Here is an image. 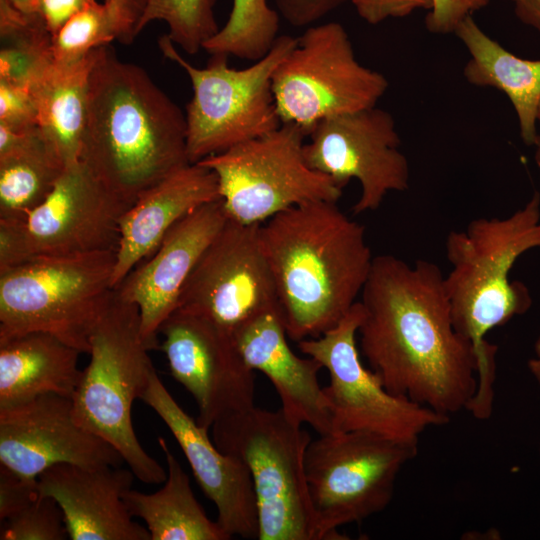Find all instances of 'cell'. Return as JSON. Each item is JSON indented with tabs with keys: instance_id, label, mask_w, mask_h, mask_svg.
<instances>
[{
	"instance_id": "16",
	"label": "cell",
	"mask_w": 540,
	"mask_h": 540,
	"mask_svg": "<svg viewBox=\"0 0 540 540\" xmlns=\"http://www.w3.org/2000/svg\"><path fill=\"white\" fill-rule=\"evenodd\" d=\"M159 334L171 376L194 398L200 425L209 429L219 418L254 406V371L231 332L203 317L174 311Z\"/></svg>"
},
{
	"instance_id": "26",
	"label": "cell",
	"mask_w": 540,
	"mask_h": 540,
	"mask_svg": "<svg viewBox=\"0 0 540 540\" xmlns=\"http://www.w3.org/2000/svg\"><path fill=\"white\" fill-rule=\"evenodd\" d=\"M165 456L167 478L154 493L129 489L123 496L132 517L142 519L151 540H228L219 523L210 520L194 496L190 479L170 450L158 437Z\"/></svg>"
},
{
	"instance_id": "2",
	"label": "cell",
	"mask_w": 540,
	"mask_h": 540,
	"mask_svg": "<svg viewBox=\"0 0 540 540\" xmlns=\"http://www.w3.org/2000/svg\"><path fill=\"white\" fill-rule=\"evenodd\" d=\"M79 160L131 204L190 164L185 113L109 45L96 50Z\"/></svg>"
},
{
	"instance_id": "35",
	"label": "cell",
	"mask_w": 540,
	"mask_h": 540,
	"mask_svg": "<svg viewBox=\"0 0 540 540\" xmlns=\"http://www.w3.org/2000/svg\"><path fill=\"white\" fill-rule=\"evenodd\" d=\"M39 494L38 479L21 477L0 465V521L22 509Z\"/></svg>"
},
{
	"instance_id": "37",
	"label": "cell",
	"mask_w": 540,
	"mask_h": 540,
	"mask_svg": "<svg viewBox=\"0 0 540 540\" xmlns=\"http://www.w3.org/2000/svg\"><path fill=\"white\" fill-rule=\"evenodd\" d=\"M278 13L294 27H309L345 0H273Z\"/></svg>"
},
{
	"instance_id": "19",
	"label": "cell",
	"mask_w": 540,
	"mask_h": 540,
	"mask_svg": "<svg viewBox=\"0 0 540 540\" xmlns=\"http://www.w3.org/2000/svg\"><path fill=\"white\" fill-rule=\"evenodd\" d=\"M227 219L221 199L195 209L116 288L138 307L141 334L150 350L158 348L162 323L175 311L192 270Z\"/></svg>"
},
{
	"instance_id": "5",
	"label": "cell",
	"mask_w": 540,
	"mask_h": 540,
	"mask_svg": "<svg viewBox=\"0 0 540 540\" xmlns=\"http://www.w3.org/2000/svg\"><path fill=\"white\" fill-rule=\"evenodd\" d=\"M140 329L136 304L115 294L90 337V361L73 397L76 421L112 445L135 477L165 482L167 472L140 444L132 406L156 371Z\"/></svg>"
},
{
	"instance_id": "4",
	"label": "cell",
	"mask_w": 540,
	"mask_h": 540,
	"mask_svg": "<svg viewBox=\"0 0 540 540\" xmlns=\"http://www.w3.org/2000/svg\"><path fill=\"white\" fill-rule=\"evenodd\" d=\"M540 247V193L505 218H477L452 230L445 242L451 270L444 276L457 332L475 347L479 361L475 401L493 403L497 347L486 334L526 313L532 299L510 271L526 251Z\"/></svg>"
},
{
	"instance_id": "11",
	"label": "cell",
	"mask_w": 540,
	"mask_h": 540,
	"mask_svg": "<svg viewBox=\"0 0 540 540\" xmlns=\"http://www.w3.org/2000/svg\"><path fill=\"white\" fill-rule=\"evenodd\" d=\"M388 86L382 73L357 60L337 22L307 27L272 77L282 123L300 126L307 136L326 118L376 106Z\"/></svg>"
},
{
	"instance_id": "44",
	"label": "cell",
	"mask_w": 540,
	"mask_h": 540,
	"mask_svg": "<svg viewBox=\"0 0 540 540\" xmlns=\"http://www.w3.org/2000/svg\"><path fill=\"white\" fill-rule=\"evenodd\" d=\"M537 123L540 125V101H539L538 109H537Z\"/></svg>"
},
{
	"instance_id": "36",
	"label": "cell",
	"mask_w": 540,
	"mask_h": 540,
	"mask_svg": "<svg viewBox=\"0 0 540 540\" xmlns=\"http://www.w3.org/2000/svg\"><path fill=\"white\" fill-rule=\"evenodd\" d=\"M356 13L371 25L388 18L409 16L419 9L429 10L431 0H352Z\"/></svg>"
},
{
	"instance_id": "40",
	"label": "cell",
	"mask_w": 540,
	"mask_h": 540,
	"mask_svg": "<svg viewBox=\"0 0 540 540\" xmlns=\"http://www.w3.org/2000/svg\"><path fill=\"white\" fill-rule=\"evenodd\" d=\"M512 2L518 19L540 33V0H512Z\"/></svg>"
},
{
	"instance_id": "23",
	"label": "cell",
	"mask_w": 540,
	"mask_h": 540,
	"mask_svg": "<svg viewBox=\"0 0 540 540\" xmlns=\"http://www.w3.org/2000/svg\"><path fill=\"white\" fill-rule=\"evenodd\" d=\"M80 354L42 331L0 340V409L46 394L72 398L83 375Z\"/></svg>"
},
{
	"instance_id": "21",
	"label": "cell",
	"mask_w": 540,
	"mask_h": 540,
	"mask_svg": "<svg viewBox=\"0 0 540 540\" xmlns=\"http://www.w3.org/2000/svg\"><path fill=\"white\" fill-rule=\"evenodd\" d=\"M232 334L247 365L270 380L280 398L281 409L291 419L308 424L318 435L333 433L319 383L323 366L310 356L302 358L293 352L280 311L264 312Z\"/></svg>"
},
{
	"instance_id": "22",
	"label": "cell",
	"mask_w": 540,
	"mask_h": 540,
	"mask_svg": "<svg viewBox=\"0 0 540 540\" xmlns=\"http://www.w3.org/2000/svg\"><path fill=\"white\" fill-rule=\"evenodd\" d=\"M220 199L215 173L190 163L144 191L120 220L113 286L151 255L179 220L200 206Z\"/></svg>"
},
{
	"instance_id": "13",
	"label": "cell",
	"mask_w": 540,
	"mask_h": 540,
	"mask_svg": "<svg viewBox=\"0 0 540 540\" xmlns=\"http://www.w3.org/2000/svg\"><path fill=\"white\" fill-rule=\"evenodd\" d=\"M132 204L80 160L22 221L0 220V271L41 256L117 251L120 220Z\"/></svg>"
},
{
	"instance_id": "29",
	"label": "cell",
	"mask_w": 540,
	"mask_h": 540,
	"mask_svg": "<svg viewBox=\"0 0 540 540\" xmlns=\"http://www.w3.org/2000/svg\"><path fill=\"white\" fill-rule=\"evenodd\" d=\"M278 32L279 15L268 0H233L227 22L203 49L255 62L271 50Z\"/></svg>"
},
{
	"instance_id": "38",
	"label": "cell",
	"mask_w": 540,
	"mask_h": 540,
	"mask_svg": "<svg viewBox=\"0 0 540 540\" xmlns=\"http://www.w3.org/2000/svg\"><path fill=\"white\" fill-rule=\"evenodd\" d=\"M111 7L118 29V41L131 44L136 36L139 21L147 0H106Z\"/></svg>"
},
{
	"instance_id": "27",
	"label": "cell",
	"mask_w": 540,
	"mask_h": 540,
	"mask_svg": "<svg viewBox=\"0 0 540 540\" xmlns=\"http://www.w3.org/2000/svg\"><path fill=\"white\" fill-rule=\"evenodd\" d=\"M65 167L39 128L0 126V220L22 221L53 191Z\"/></svg>"
},
{
	"instance_id": "33",
	"label": "cell",
	"mask_w": 540,
	"mask_h": 540,
	"mask_svg": "<svg viewBox=\"0 0 540 540\" xmlns=\"http://www.w3.org/2000/svg\"><path fill=\"white\" fill-rule=\"evenodd\" d=\"M0 126L19 132L38 127L35 101L28 88L0 81Z\"/></svg>"
},
{
	"instance_id": "18",
	"label": "cell",
	"mask_w": 540,
	"mask_h": 540,
	"mask_svg": "<svg viewBox=\"0 0 540 540\" xmlns=\"http://www.w3.org/2000/svg\"><path fill=\"white\" fill-rule=\"evenodd\" d=\"M140 400L169 428L183 451L205 496L217 508V522L232 538L258 539V514L252 478L244 462L223 453L209 438L208 428L175 401L155 371Z\"/></svg>"
},
{
	"instance_id": "24",
	"label": "cell",
	"mask_w": 540,
	"mask_h": 540,
	"mask_svg": "<svg viewBox=\"0 0 540 540\" xmlns=\"http://www.w3.org/2000/svg\"><path fill=\"white\" fill-rule=\"evenodd\" d=\"M454 34L469 54L463 68L467 82L504 93L517 115L523 142L535 145L540 137L536 126L540 101V60L514 55L486 34L472 16L465 18Z\"/></svg>"
},
{
	"instance_id": "32",
	"label": "cell",
	"mask_w": 540,
	"mask_h": 540,
	"mask_svg": "<svg viewBox=\"0 0 540 540\" xmlns=\"http://www.w3.org/2000/svg\"><path fill=\"white\" fill-rule=\"evenodd\" d=\"M69 538L57 502L40 494L22 509L1 521V540H64Z\"/></svg>"
},
{
	"instance_id": "31",
	"label": "cell",
	"mask_w": 540,
	"mask_h": 540,
	"mask_svg": "<svg viewBox=\"0 0 540 540\" xmlns=\"http://www.w3.org/2000/svg\"><path fill=\"white\" fill-rule=\"evenodd\" d=\"M118 39V29L108 2H94L73 15L52 37L53 60L59 64L77 62L95 49Z\"/></svg>"
},
{
	"instance_id": "17",
	"label": "cell",
	"mask_w": 540,
	"mask_h": 540,
	"mask_svg": "<svg viewBox=\"0 0 540 540\" xmlns=\"http://www.w3.org/2000/svg\"><path fill=\"white\" fill-rule=\"evenodd\" d=\"M123 461L76 421L72 398L46 394L0 409V465L21 477L37 480L58 464L118 467Z\"/></svg>"
},
{
	"instance_id": "6",
	"label": "cell",
	"mask_w": 540,
	"mask_h": 540,
	"mask_svg": "<svg viewBox=\"0 0 540 540\" xmlns=\"http://www.w3.org/2000/svg\"><path fill=\"white\" fill-rule=\"evenodd\" d=\"M116 251L41 256L0 271V340L50 333L89 353L90 337L112 301Z\"/></svg>"
},
{
	"instance_id": "12",
	"label": "cell",
	"mask_w": 540,
	"mask_h": 540,
	"mask_svg": "<svg viewBox=\"0 0 540 540\" xmlns=\"http://www.w3.org/2000/svg\"><path fill=\"white\" fill-rule=\"evenodd\" d=\"M363 308L357 301L342 320L317 338L298 342L299 350L319 361L329 373L323 387L333 433L365 431L395 441L418 444L430 427L450 417L390 393L360 357L357 333Z\"/></svg>"
},
{
	"instance_id": "30",
	"label": "cell",
	"mask_w": 540,
	"mask_h": 540,
	"mask_svg": "<svg viewBox=\"0 0 540 540\" xmlns=\"http://www.w3.org/2000/svg\"><path fill=\"white\" fill-rule=\"evenodd\" d=\"M215 4L216 0H147L137 33L153 21H163L175 45L197 54L220 29Z\"/></svg>"
},
{
	"instance_id": "14",
	"label": "cell",
	"mask_w": 540,
	"mask_h": 540,
	"mask_svg": "<svg viewBox=\"0 0 540 540\" xmlns=\"http://www.w3.org/2000/svg\"><path fill=\"white\" fill-rule=\"evenodd\" d=\"M260 225L227 219L192 270L175 311L203 317L231 333L264 312L280 311Z\"/></svg>"
},
{
	"instance_id": "42",
	"label": "cell",
	"mask_w": 540,
	"mask_h": 540,
	"mask_svg": "<svg viewBox=\"0 0 540 540\" xmlns=\"http://www.w3.org/2000/svg\"><path fill=\"white\" fill-rule=\"evenodd\" d=\"M16 9L24 13H36L38 0H8Z\"/></svg>"
},
{
	"instance_id": "20",
	"label": "cell",
	"mask_w": 540,
	"mask_h": 540,
	"mask_svg": "<svg viewBox=\"0 0 540 540\" xmlns=\"http://www.w3.org/2000/svg\"><path fill=\"white\" fill-rule=\"evenodd\" d=\"M134 476L120 466L58 464L38 477V486L59 505L71 540H151L123 500Z\"/></svg>"
},
{
	"instance_id": "3",
	"label": "cell",
	"mask_w": 540,
	"mask_h": 540,
	"mask_svg": "<svg viewBox=\"0 0 540 540\" xmlns=\"http://www.w3.org/2000/svg\"><path fill=\"white\" fill-rule=\"evenodd\" d=\"M290 339L317 338L361 295L373 258L365 229L333 201L292 207L259 227Z\"/></svg>"
},
{
	"instance_id": "41",
	"label": "cell",
	"mask_w": 540,
	"mask_h": 540,
	"mask_svg": "<svg viewBox=\"0 0 540 540\" xmlns=\"http://www.w3.org/2000/svg\"><path fill=\"white\" fill-rule=\"evenodd\" d=\"M535 356L528 361V368L540 386V334L534 346Z\"/></svg>"
},
{
	"instance_id": "15",
	"label": "cell",
	"mask_w": 540,
	"mask_h": 540,
	"mask_svg": "<svg viewBox=\"0 0 540 540\" xmlns=\"http://www.w3.org/2000/svg\"><path fill=\"white\" fill-rule=\"evenodd\" d=\"M304 144L308 165L344 188L351 179L361 186L355 215L380 207L391 191L409 188L410 167L400 150L393 116L377 106L318 122Z\"/></svg>"
},
{
	"instance_id": "34",
	"label": "cell",
	"mask_w": 540,
	"mask_h": 540,
	"mask_svg": "<svg viewBox=\"0 0 540 540\" xmlns=\"http://www.w3.org/2000/svg\"><path fill=\"white\" fill-rule=\"evenodd\" d=\"M492 0H431L425 18L427 30L433 34L454 33L458 25Z\"/></svg>"
},
{
	"instance_id": "1",
	"label": "cell",
	"mask_w": 540,
	"mask_h": 540,
	"mask_svg": "<svg viewBox=\"0 0 540 540\" xmlns=\"http://www.w3.org/2000/svg\"><path fill=\"white\" fill-rule=\"evenodd\" d=\"M360 352L392 394L446 416L467 410L478 385L474 345L455 329L433 262L374 256L360 295Z\"/></svg>"
},
{
	"instance_id": "7",
	"label": "cell",
	"mask_w": 540,
	"mask_h": 540,
	"mask_svg": "<svg viewBox=\"0 0 540 540\" xmlns=\"http://www.w3.org/2000/svg\"><path fill=\"white\" fill-rule=\"evenodd\" d=\"M213 442L247 466L255 491L259 540H319L305 474L311 436L281 408L255 405L216 420Z\"/></svg>"
},
{
	"instance_id": "39",
	"label": "cell",
	"mask_w": 540,
	"mask_h": 540,
	"mask_svg": "<svg viewBox=\"0 0 540 540\" xmlns=\"http://www.w3.org/2000/svg\"><path fill=\"white\" fill-rule=\"evenodd\" d=\"M94 2L96 0H38L37 12L53 37L73 15Z\"/></svg>"
},
{
	"instance_id": "25",
	"label": "cell",
	"mask_w": 540,
	"mask_h": 540,
	"mask_svg": "<svg viewBox=\"0 0 540 540\" xmlns=\"http://www.w3.org/2000/svg\"><path fill=\"white\" fill-rule=\"evenodd\" d=\"M97 49L74 63L53 61L30 87L37 109L38 128L65 168L79 161L90 73Z\"/></svg>"
},
{
	"instance_id": "9",
	"label": "cell",
	"mask_w": 540,
	"mask_h": 540,
	"mask_svg": "<svg viewBox=\"0 0 540 540\" xmlns=\"http://www.w3.org/2000/svg\"><path fill=\"white\" fill-rule=\"evenodd\" d=\"M418 444L365 431L311 439L305 474L319 540H344L338 528L383 511L391 502L403 466Z\"/></svg>"
},
{
	"instance_id": "8",
	"label": "cell",
	"mask_w": 540,
	"mask_h": 540,
	"mask_svg": "<svg viewBox=\"0 0 540 540\" xmlns=\"http://www.w3.org/2000/svg\"><path fill=\"white\" fill-rule=\"evenodd\" d=\"M297 37L280 35L271 50L243 69L228 64L227 55H212L206 67H195L167 34L162 54L189 77L193 96L186 107L187 153L190 163L258 138L282 124L272 90V77L296 46Z\"/></svg>"
},
{
	"instance_id": "43",
	"label": "cell",
	"mask_w": 540,
	"mask_h": 540,
	"mask_svg": "<svg viewBox=\"0 0 540 540\" xmlns=\"http://www.w3.org/2000/svg\"><path fill=\"white\" fill-rule=\"evenodd\" d=\"M534 146L536 147L535 157H534L535 162H536L537 166L540 169V137H539L538 141L536 142V144Z\"/></svg>"
},
{
	"instance_id": "28",
	"label": "cell",
	"mask_w": 540,
	"mask_h": 540,
	"mask_svg": "<svg viewBox=\"0 0 540 540\" xmlns=\"http://www.w3.org/2000/svg\"><path fill=\"white\" fill-rule=\"evenodd\" d=\"M0 81L28 88L54 61L52 35L41 15L0 0Z\"/></svg>"
},
{
	"instance_id": "10",
	"label": "cell",
	"mask_w": 540,
	"mask_h": 540,
	"mask_svg": "<svg viewBox=\"0 0 540 540\" xmlns=\"http://www.w3.org/2000/svg\"><path fill=\"white\" fill-rule=\"evenodd\" d=\"M307 137L300 126L282 123L270 133L198 162L215 173L229 219L262 224L298 205L338 201L343 189L305 159Z\"/></svg>"
}]
</instances>
